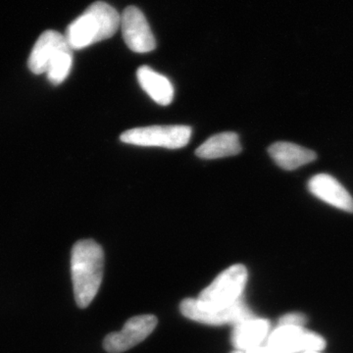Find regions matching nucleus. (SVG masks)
<instances>
[{"mask_svg": "<svg viewBox=\"0 0 353 353\" xmlns=\"http://www.w3.org/2000/svg\"><path fill=\"white\" fill-rule=\"evenodd\" d=\"M103 250L97 241H77L72 250L71 273L79 307H88L97 296L103 278Z\"/></svg>", "mask_w": 353, "mask_h": 353, "instance_id": "obj_1", "label": "nucleus"}, {"mask_svg": "<svg viewBox=\"0 0 353 353\" xmlns=\"http://www.w3.org/2000/svg\"><path fill=\"white\" fill-rule=\"evenodd\" d=\"M120 20L114 7L97 1L68 26L64 36L72 50H83L113 37L119 29Z\"/></svg>", "mask_w": 353, "mask_h": 353, "instance_id": "obj_2", "label": "nucleus"}, {"mask_svg": "<svg viewBox=\"0 0 353 353\" xmlns=\"http://www.w3.org/2000/svg\"><path fill=\"white\" fill-rule=\"evenodd\" d=\"M248 282V270L241 264L233 265L219 274L196 299L197 307L205 312H217L232 307L241 299Z\"/></svg>", "mask_w": 353, "mask_h": 353, "instance_id": "obj_3", "label": "nucleus"}, {"mask_svg": "<svg viewBox=\"0 0 353 353\" xmlns=\"http://www.w3.org/2000/svg\"><path fill=\"white\" fill-rule=\"evenodd\" d=\"M192 129L188 126H150L134 128L121 134L122 143L139 146H157V148H185L189 143Z\"/></svg>", "mask_w": 353, "mask_h": 353, "instance_id": "obj_4", "label": "nucleus"}, {"mask_svg": "<svg viewBox=\"0 0 353 353\" xmlns=\"http://www.w3.org/2000/svg\"><path fill=\"white\" fill-rule=\"evenodd\" d=\"M326 343L319 334L305 332L303 327L281 326L270 334L267 347L275 353L319 352Z\"/></svg>", "mask_w": 353, "mask_h": 353, "instance_id": "obj_5", "label": "nucleus"}, {"mask_svg": "<svg viewBox=\"0 0 353 353\" xmlns=\"http://www.w3.org/2000/svg\"><path fill=\"white\" fill-rule=\"evenodd\" d=\"M157 323V318L154 315L134 316L128 320L120 332L105 336L104 350L109 353H121L131 350L152 333Z\"/></svg>", "mask_w": 353, "mask_h": 353, "instance_id": "obj_6", "label": "nucleus"}, {"mask_svg": "<svg viewBox=\"0 0 353 353\" xmlns=\"http://www.w3.org/2000/svg\"><path fill=\"white\" fill-rule=\"evenodd\" d=\"M120 27L128 48L136 53L154 50L157 41L145 14L136 6H128L121 15Z\"/></svg>", "mask_w": 353, "mask_h": 353, "instance_id": "obj_7", "label": "nucleus"}, {"mask_svg": "<svg viewBox=\"0 0 353 353\" xmlns=\"http://www.w3.org/2000/svg\"><path fill=\"white\" fill-rule=\"evenodd\" d=\"M181 311L185 317L189 318L202 324L211 325V326H221V325L234 324L245 321V320L255 318L250 308L243 303L238 301L232 307L217 312H205L197 307L196 299H185L181 303Z\"/></svg>", "mask_w": 353, "mask_h": 353, "instance_id": "obj_8", "label": "nucleus"}, {"mask_svg": "<svg viewBox=\"0 0 353 353\" xmlns=\"http://www.w3.org/2000/svg\"><path fill=\"white\" fill-rule=\"evenodd\" d=\"M72 50L64 34L57 31H46L34 43L28 67L36 75L46 73L48 67L65 51Z\"/></svg>", "mask_w": 353, "mask_h": 353, "instance_id": "obj_9", "label": "nucleus"}, {"mask_svg": "<svg viewBox=\"0 0 353 353\" xmlns=\"http://www.w3.org/2000/svg\"><path fill=\"white\" fill-rule=\"evenodd\" d=\"M308 190L313 196L334 208L353 213V197L338 180L328 174H318L309 180Z\"/></svg>", "mask_w": 353, "mask_h": 353, "instance_id": "obj_10", "label": "nucleus"}, {"mask_svg": "<svg viewBox=\"0 0 353 353\" xmlns=\"http://www.w3.org/2000/svg\"><path fill=\"white\" fill-rule=\"evenodd\" d=\"M270 330V322L266 319L252 318L234 325L232 343L240 352L259 347Z\"/></svg>", "mask_w": 353, "mask_h": 353, "instance_id": "obj_11", "label": "nucleus"}, {"mask_svg": "<svg viewBox=\"0 0 353 353\" xmlns=\"http://www.w3.org/2000/svg\"><path fill=\"white\" fill-rule=\"evenodd\" d=\"M268 152L274 162L287 171L296 170L303 165L311 163L317 158L312 150L285 141L274 143L269 148Z\"/></svg>", "mask_w": 353, "mask_h": 353, "instance_id": "obj_12", "label": "nucleus"}, {"mask_svg": "<svg viewBox=\"0 0 353 353\" xmlns=\"http://www.w3.org/2000/svg\"><path fill=\"white\" fill-rule=\"evenodd\" d=\"M137 78L141 88L162 106L169 105L174 99V87L166 77L148 66L139 67Z\"/></svg>", "mask_w": 353, "mask_h": 353, "instance_id": "obj_13", "label": "nucleus"}, {"mask_svg": "<svg viewBox=\"0 0 353 353\" xmlns=\"http://www.w3.org/2000/svg\"><path fill=\"white\" fill-rule=\"evenodd\" d=\"M241 152L240 138L233 132H221L211 137L196 150V154L201 159H219L234 157Z\"/></svg>", "mask_w": 353, "mask_h": 353, "instance_id": "obj_14", "label": "nucleus"}, {"mask_svg": "<svg viewBox=\"0 0 353 353\" xmlns=\"http://www.w3.org/2000/svg\"><path fill=\"white\" fill-rule=\"evenodd\" d=\"M73 65V50L65 51L57 58L46 71L48 81L52 85H58L66 80Z\"/></svg>", "mask_w": 353, "mask_h": 353, "instance_id": "obj_15", "label": "nucleus"}, {"mask_svg": "<svg viewBox=\"0 0 353 353\" xmlns=\"http://www.w3.org/2000/svg\"><path fill=\"white\" fill-rule=\"evenodd\" d=\"M306 323V317L299 313H289L280 319L281 326L303 327Z\"/></svg>", "mask_w": 353, "mask_h": 353, "instance_id": "obj_16", "label": "nucleus"}, {"mask_svg": "<svg viewBox=\"0 0 353 353\" xmlns=\"http://www.w3.org/2000/svg\"><path fill=\"white\" fill-rule=\"evenodd\" d=\"M245 353H275L273 350H271L268 347H255L252 348V350H246Z\"/></svg>", "mask_w": 353, "mask_h": 353, "instance_id": "obj_17", "label": "nucleus"}, {"mask_svg": "<svg viewBox=\"0 0 353 353\" xmlns=\"http://www.w3.org/2000/svg\"><path fill=\"white\" fill-rule=\"evenodd\" d=\"M304 353H319L318 352H304Z\"/></svg>", "mask_w": 353, "mask_h": 353, "instance_id": "obj_18", "label": "nucleus"}, {"mask_svg": "<svg viewBox=\"0 0 353 353\" xmlns=\"http://www.w3.org/2000/svg\"><path fill=\"white\" fill-rule=\"evenodd\" d=\"M232 353H243V352H240V350H238V352H232Z\"/></svg>", "mask_w": 353, "mask_h": 353, "instance_id": "obj_19", "label": "nucleus"}]
</instances>
